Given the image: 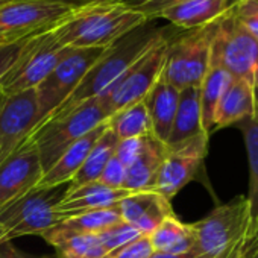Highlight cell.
<instances>
[{
    "instance_id": "obj_20",
    "label": "cell",
    "mask_w": 258,
    "mask_h": 258,
    "mask_svg": "<svg viewBox=\"0 0 258 258\" xmlns=\"http://www.w3.org/2000/svg\"><path fill=\"white\" fill-rule=\"evenodd\" d=\"M67 188L69 185H59L52 188H34L25 196L5 205L0 210V243L4 241L5 235L16 225H19L34 211L47 205H58L64 198Z\"/></svg>"
},
{
    "instance_id": "obj_34",
    "label": "cell",
    "mask_w": 258,
    "mask_h": 258,
    "mask_svg": "<svg viewBox=\"0 0 258 258\" xmlns=\"http://www.w3.org/2000/svg\"><path fill=\"white\" fill-rule=\"evenodd\" d=\"M43 32V31H41ZM38 34V32H37ZM35 35V34H34ZM32 35L26 37V38H22L19 41H14V43H8V44H0V84H2L4 78L7 76V73L11 70V67L16 64V61L19 59L25 44L28 43V40L31 38Z\"/></svg>"
},
{
    "instance_id": "obj_44",
    "label": "cell",
    "mask_w": 258,
    "mask_h": 258,
    "mask_svg": "<svg viewBox=\"0 0 258 258\" xmlns=\"http://www.w3.org/2000/svg\"><path fill=\"white\" fill-rule=\"evenodd\" d=\"M250 258H258V249H256V250H255V253H253V255H252V256H250Z\"/></svg>"
},
{
    "instance_id": "obj_41",
    "label": "cell",
    "mask_w": 258,
    "mask_h": 258,
    "mask_svg": "<svg viewBox=\"0 0 258 258\" xmlns=\"http://www.w3.org/2000/svg\"><path fill=\"white\" fill-rule=\"evenodd\" d=\"M50 2H72V4H76L78 0H50Z\"/></svg>"
},
{
    "instance_id": "obj_21",
    "label": "cell",
    "mask_w": 258,
    "mask_h": 258,
    "mask_svg": "<svg viewBox=\"0 0 258 258\" xmlns=\"http://www.w3.org/2000/svg\"><path fill=\"white\" fill-rule=\"evenodd\" d=\"M178 100L179 90L166 82L163 78L157 81V84L143 99L152 123V136L161 140L163 143H166L170 136L178 108Z\"/></svg>"
},
{
    "instance_id": "obj_27",
    "label": "cell",
    "mask_w": 258,
    "mask_h": 258,
    "mask_svg": "<svg viewBox=\"0 0 258 258\" xmlns=\"http://www.w3.org/2000/svg\"><path fill=\"white\" fill-rule=\"evenodd\" d=\"M117 145H118L117 136L111 131L109 126H106L105 133L100 136V139L91 149L90 155L87 157L85 163L82 164L79 172L75 175V178L70 181L69 187L73 188V187L85 185L90 182H96L100 173L103 172L105 166L108 164V161L114 157Z\"/></svg>"
},
{
    "instance_id": "obj_29",
    "label": "cell",
    "mask_w": 258,
    "mask_h": 258,
    "mask_svg": "<svg viewBox=\"0 0 258 258\" xmlns=\"http://www.w3.org/2000/svg\"><path fill=\"white\" fill-rule=\"evenodd\" d=\"M64 217L61 213L56 210V205H47L43 207L32 214H29L26 219H23L19 225H16L4 238V241H13L14 238L25 237V235H32L38 234L41 235L44 231L53 228L59 222H62Z\"/></svg>"
},
{
    "instance_id": "obj_9",
    "label": "cell",
    "mask_w": 258,
    "mask_h": 258,
    "mask_svg": "<svg viewBox=\"0 0 258 258\" xmlns=\"http://www.w3.org/2000/svg\"><path fill=\"white\" fill-rule=\"evenodd\" d=\"M234 10L219 20L210 62L226 70L232 79H243L252 85L258 73V40L237 20Z\"/></svg>"
},
{
    "instance_id": "obj_15",
    "label": "cell",
    "mask_w": 258,
    "mask_h": 258,
    "mask_svg": "<svg viewBox=\"0 0 258 258\" xmlns=\"http://www.w3.org/2000/svg\"><path fill=\"white\" fill-rule=\"evenodd\" d=\"M131 193L133 191L124 188H108L97 181L73 188L69 187L64 198L56 205V210L64 219H67L90 211L112 208Z\"/></svg>"
},
{
    "instance_id": "obj_2",
    "label": "cell",
    "mask_w": 258,
    "mask_h": 258,
    "mask_svg": "<svg viewBox=\"0 0 258 258\" xmlns=\"http://www.w3.org/2000/svg\"><path fill=\"white\" fill-rule=\"evenodd\" d=\"M193 228L198 258H250L258 249V223L244 196L219 205Z\"/></svg>"
},
{
    "instance_id": "obj_14",
    "label": "cell",
    "mask_w": 258,
    "mask_h": 258,
    "mask_svg": "<svg viewBox=\"0 0 258 258\" xmlns=\"http://www.w3.org/2000/svg\"><path fill=\"white\" fill-rule=\"evenodd\" d=\"M115 207L121 220L134 226L142 235H151L164 219L173 216L170 201L154 190L133 191Z\"/></svg>"
},
{
    "instance_id": "obj_11",
    "label": "cell",
    "mask_w": 258,
    "mask_h": 258,
    "mask_svg": "<svg viewBox=\"0 0 258 258\" xmlns=\"http://www.w3.org/2000/svg\"><path fill=\"white\" fill-rule=\"evenodd\" d=\"M37 93L26 90L0 99V164L26 143L38 126Z\"/></svg>"
},
{
    "instance_id": "obj_30",
    "label": "cell",
    "mask_w": 258,
    "mask_h": 258,
    "mask_svg": "<svg viewBox=\"0 0 258 258\" xmlns=\"http://www.w3.org/2000/svg\"><path fill=\"white\" fill-rule=\"evenodd\" d=\"M55 249L61 258H105L108 255L97 234L67 238Z\"/></svg>"
},
{
    "instance_id": "obj_35",
    "label": "cell",
    "mask_w": 258,
    "mask_h": 258,
    "mask_svg": "<svg viewBox=\"0 0 258 258\" xmlns=\"http://www.w3.org/2000/svg\"><path fill=\"white\" fill-rule=\"evenodd\" d=\"M124 179H126V167L114 155L105 166L97 182L108 188H123Z\"/></svg>"
},
{
    "instance_id": "obj_22",
    "label": "cell",
    "mask_w": 258,
    "mask_h": 258,
    "mask_svg": "<svg viewBox=\"0 0 258 258\" xmlns=\"http://www.w3.org/2000/svg\"><path fill=\"white\" fill-rule=\"evenodd\" d=\"M201 114V93L199 87H188L179 90L178 108L173 120L170 136L166 142L167 148L181 145L199 134H204ZM207 134V133H205Z\"/></svg>"
},
{
    "instance_id": "obj_4",
    "label": "cell",
    "mask_w": 258,
    "mask_h": 258,
    "mask_svg": "<svg viewBox=\"0 0 258 258\" xmlns=\"http://www.w3.org/2000/svg\"><path fill=\"white\" fill-rule=\"evenodd\" d=\"M108 118L99 99L94 97L76 106L64 117L40 124L28 140L35 146L44 173L56 163L66 149Z\"/></svg>"
},
{
    "instance_id": "obj_23",
    "label": "cell",
    "mask_w": 258,
    "mask_h": 258,
    "mask_svg": "<svg viewBox=\"0 0 258 258\" xmlns=\"http://www.w3.org/2000/svg\"><path fill=\"white\" fill-rule=\"evenodd\" d=\"M252 85L243 79H232L219 103L213 131L223 129L247 117H252Z\"/></svg>"
},
{
    "instance_id": "obj_46",
    "label": "cell",
    "mask_w": 258,
    "mask_h": 258,
    "mask_svg": "<svg viewBox=\"0 0 258 258\" xmlns=\"http://www.w3.org/2000/svg\"><path fill=\"white\" fill-rule=\"evenodd\" d=\"M238 2H240V0H238Z\"/></svg>"
},
{
    "instance_id": "obj_39",
    "label": "cell",
    "mask_w": 258,
    "mask_h": 258,
    "mask_svg": "<svg viewBox=\"0 0 258 258\" xmlns=\"http://www.w3.org/2000/svg\"><path fill=\"white\" fill-rule=\"evenodd\" d=\"M252 100H253V112L250 118L258 120V73L252 81Z\"/></svg>"
},
{
    "instance_id": "obj_42",
    "label": "cell",
    "mask_w": 258,
    "mask_h": 258,
    "mask_svg": "<svg viewBox=\"0 0 258 258\" xmlns=\"http://www.w3.org/2000/svg\"><path fill=\"white\" fill-rule=\"evenodd\" d=\"M88 2H96V0H78V5H81V4H88Z\"/></svg>"
},
{
    "instance_id": "obj_38",
    "label": "cell",
    "mask_w": 258,
    "mask_h": 258,
    "mask_svg": "<svg viewBox=\"0 0 258 258\" xmlns=\"http://www.w3.org/2000/svg\"><path fill=\"white\" fill-rule=\"evenodd\" d=\"M0 258H29L20 249H17L13 241L0 243Z\"/></svg>"
},
{
    "instance_id": "obj_31",
    "label": "cell",
    "mask_w": 258,
    "mask_h": 258,
    "mask_svg": "<svg viewBox=\"0 0 258 258\" xmlns=\"http://www.w3.org/2000/svg\"><path fill=\"white\" fill-rule=\"evenodd\" d=\"M97 235H99L105 250L108 253H111L112 250H115V249H118V247H121V246H124L127 243H131V241H134L142 234L134 226L129 225V223L118 222V223H115V225L100 231Z\"/></svg>"
},
{
    "instance_id": "obj_13",
    "label": "cell",
    "mask_w": 258,
    "mask_h": 258,
    "mask_svg": "<svg viewBox=\"0 0 258 258\" xmlns=\"http://www.w3.org/2000/svg\"><path fill=\"white\" fill-rule=\"evenodd\" d=\"M44 175L35 146L26 140L0 164V210L37 188Z\"/></svg>"
},
{
    "instance_id": "obj_7",
    "label": "cell",
    "mask_w": 258,
    "mask_h": 258,
    "mask_svg": "<svg viewBox=\"0 0 258 258\" xmlns=\"http://www.w3.org/2000/svg\"><path fill=\"white\" fill-rule=\"evenodd\" d=\"M50 28L28 40L19 59L0 84L2 96H13L37 88L64 58L69 47H62L56 43L50 34Z\"/></svg>"
},
{
    "instance_id": "obj_18",
    "label": "cell",
    "mask_w": 258,
    "mask_h": 258,
    "mask_svg": "<svg viewBox=\"0 0 258 258\" xmlns=\"http://www.w3.org/2000/svg\"><path fill=\"white\" fill-rule=\"evenodd\" d=\"M123 222L120 217V213L117 207L106 208V210H99V211H90L78 216H72L55 225L53 228L44 231L41 237L56 247L59 243H62L67 238L76 237V235H93L99 234L100 231Z\"/></svg>"
},
{
    "instance_id": "obj_1",
    "label": "cell",
    "mask_w": 258,
    "mask_h": 258,
    "mask_svg": "<svg viewBox=\"0 0 258 258\" xmlns=\"http://www.w3.org/2000/svg\"><path fill=\"white\" fill-rule=\"evenodd\" d=\"M148 23L127 0H96L81 4L56 22L50 34L62 47H109L133 29Z\"/></svg>"
},
{
    "instance_id": "obj_45",
    "label": "cell",
    "mask_w": 258,
    "mask_h": 258,
    "mask_svg": "<svg viewBox=\"0 0 258 258\" xmlns=\"http://www.w3.org/2000/svg\"><path fill=\"white\" fill-rule=\"evenodd\" d=\"M0 99H2V94H0Z\"/></svg>"
},
{
    "instance_id": "obj_10",
    "label": "cell",
    "mask_w": 258,
    "mask_h": 258,
    "mask_svg": "<svg viewBox=\"0 0 258 258\" xmlns=\"http://www.w3.org/2000/svg\"><path fill=\"white\" fill-rule=\"evenodd\" d=\"M79 5L50 0H11L0 7V44L46 31Z\"/></svg>"
},
{
    "instance_id": "obj_36",
    "label": "cell",
    "mask_w": 258,
    "mask_h": 258,
    "mask_svg": "<svg viewBox=\"0 0 258 258\" xmlns=\"http://www.w3.org/2000/svg\"><path fill=\"white\" fill-rule=\"evenodd\" d=\"M182 2H185V0H139L137 4L133 5V8H136L139 13H142L148 22H152V20H157V17L163 11H166L175 5H179Z\"/></svg>"
},
{
    "instance_id": "obj_19",
    "label": "cell",
    "mask_w": 258,
    "mask_h": 258,
    "mask_svg": "<svg viewBox=\"0 0 258 258\" xmlns=\"http://www.w3.org/2000/svg\"><path fill=\"white\" fill-rule=\"evenodd\" d=\"M167 146L154 136L143 139V148L136 161L126 169L124 190L129 191H148L154 190L158 172L166 158Z\"/></svg>"
},
{
    "instance_id": "obj_25",
    "label": "cell",
    "mask_w": 258,
    "mask_h": 258,
    "mask_svg": "<svg viewBox=\"0 0 258 258\" xmlns=\"http://www.w3.org/2000/svg\"><path fill=\"white\" fill-rule=\"evenodd\" d=\"M231 81H232V76L226 70L210 62V67L205 73V78L199 87L202 127L208 136L213 133V129H214L216 112H217L219 103H220L226 88L229 87Z\"/></svg>"
},
{
    "instance_id": "obj_16",
    "label": "cell",
    "mask_w": 258,
    "mask_h": 258,
    "mask_svg": "<svg viewBox=\"0 0 258 258\" xmlns=\"http://www.w3.org/2000/svg\"><path fill=\"white\" fill-rule=\"evenodd\" d=\"M238 4V0H185L163 11L157 19L170 22L172 25L191 31L219 22L229 14Z\"/></svg>"
},
{
    "instance_id": "obj_5",
    "label": "cell",
    "mask_w": 258,
    "mask_h": 258,
    "mask_svg": "<svg viewBox=\"0 0 258 258\" xmlns=\"http://www.w3.org/2000/svg\"><path fill=\"white\" fill-rule=\"evenodd\" d=\"M211 23L169 40L161 78L178 90L201 87L211 61V46L217 31Z\"/></svg>"
},
{
    "instance_id": "obj_12",
    "label": "cell",
    "mask_w": 258,
    "mask_h": 258,
    "mask_svg": "<svg viewBox=\"0 0 258 258\" xmlns=\"http://www.w3.org/2000/svg\"><path fill=\"white\" fill-rule=\"evenodd\" d=\"M208 139L210 136L204 133L181 145L167 148L154 191L170 201L184 188L195 178L208 152Z\"/></svg>"
},
{
    "instance_id": "obj_17",
    "label": "cell",
    "mask_w": 258,
    "mask_h": 258,
    "mask_svg": "<svg viewBox=\"0 0 258 258\" xmlns=\"http://www.w3.org/2000/svg\"><path fill=\"white\" fill-rule=\"evenodd\" d=\"M106 126H108V120L99 124L97 127H94L93 131H90L82 139H79L69 149H66L64 154L56 160V163L43 175L37 188H52V187H59V185H69L70 181L82 167V164L85 163L87 157L90 155L91 149L94 148L100 136L105 133Z\"/></svg>"
},
{
    "instance_id": "obj_37",
    "label": "cell",
    "mask_w": 258,
    "mask_h": 258,
    "mask_svg": "<svg viewBox=\"0 0 258 258\" xmlns=\"http://www.w3.org/2000/svg\"><path fill=\"white\" fill-rule=\"evenodd\" d=\"M143 139H126V140H118L117 149H115V158L127 169L131 166L136 158L139 157V154L142 152L143 148Z\"/></svg>"
},
{
    "instance_id": "obj_32",
    "label": "cell",
    "mask_w": 258,
    "mask_h": 258,
    "mask_svg": "<svg viewBox=\"0 0 258 258\" xmlns=\"http://www.w3.org/2000/svg\"><path fill=\"white\" fill-rule=\"evenodd\" d=\"M234 14L244 29L258 40V0H240Z\"/></svg>"
},
{
    "instance_id": "obj_43",
    "label": "cell",
    "mask_w": 258,
    "mask_h": 258,
    "mask_svg": "<svg viewBox=\"0 0 258 258\" xmlns=\"http://www.w3.org/2000/svg\"><path fill=\"white\" fill-rule=\"evenodd\" d=\"M8 2H11V0H0V7L5 5V4H8Z\"/></svg>"
},
{
    "instance_id": "obj_24",
    "label": "cell",
    "mask_w": 258,
    "mask_h": 258,
    "mask_svg": "<svg viewBox=\"0 0 258 258\" xmlns=\"http://www.w3.org/2000/svg\"><path fill=\"white\" fill-rule=\"evenodd\" d=\"M155 252H166L173 255L188 253L195 249L196 232L193 225L179 222L175 214L164 219L160 226L149 235Z\"/></svg>"
},
{
    "instance_id": "obj_28",
    "label": "cell",
    "mask_w": 258,
    "mask_h": 258,
    "mask_svg": "<svg viewBox=\"0 0 258 258\" xmlns=\"http://www.w3.org/2000/svg\"><path fill=\"white\" fill-rule=\"evenodd\" d=\"M235 124L243 133L249 161V193L246 201L252 220L258 223V120L247 117Z\"/></svg>"
},
{
    "instance_id": "obj_8",
    "label": "cell",
    "mask_w": 258,
    "mask_h": 258,
    "mask_svg": "<svg viewBox=\"0 0 258 258\" xmlns=\"http://www.w3.org/2000/svg\"><path fill=\"white\" fill-rule=\"evenodd\" d=\"M108 47L72 49L69 47L64 58L49 73V76L35 88L38 118L43 124L76 90L87 72L96 64ZM37 126V127H38ZM35 127V129H37Z\"/></svg>"
},
{
    "instance_id": "obj_40",
    "label": "cell",
    "mask_w": 258,
    "mask_h": 258,
    "mask_svg": "<svg viewBox=\"0 0 258 258\" xmlns=\"http://www.w3.org/2000/svg\"><path fill=\"white\" fill-rule=\"evenodd\" d=\"M148 258H198V255L195 253V250L188 252V253H182V255H173V253H166V252H152Z\"/></svg>"
},
{
    "instance_id": "obj_6",
    "label": "cell",
    "mask_w": 258,
    "mask_h": 258,
    "mask_svg": "<svg viewBox=\"0 0 258 258\" xmlns=\"http://www.w3.org/2000/svg\"><path fill=\"white\" fill-rule=\"evenodd\" d=\"M169 40L170 38L166 35L158 40L139 61H136L97 97L108 117L129 105L142 102L148 96V93L161 78Z\"/></svg>"
},
{
    "instance_id": "obj_26",
    "label": "cell",
    "mask_w": 258,
    "mask_h": 258,
    "mask_svg": "<svg viewBox=\"0 0 258 258\" xmlns=\"http://www.w3.org/2000/svg\"><path fill=\"white\" fill-rule=\"evenodd\" d=\"M108 126L118 140L152 136V123L145 102L129 105L108 118Z\"/></svg>"
},
{
    "instance_id": "obj_3",
    "label": "cell",
    "mask_w": 258,
    "mask_h": 258,
    "mask_svg": "<svg viewBox=\"0 0 258 258\" xmlns=\"http://www.w3.org/2000/svg\"><path fill=\"white\" fill-rule=\"evenodd\" d=\"M148 23L133 29L118 41L111 44L103 52V55L96 61V64L87 72L81 84L72 93V96L46 121L64 117L84 102L99 97L136 61H139L158 40H161L166 35L163 29L148 26Z\"/></svg>"
},
{
    "instance_id": "obj_33",
    "label": "cell",
    "mask_w": 258,
    "mask_h": 258,
    "mask_svg": "<svg viewBox=\"0 0 258 258\" xmlns=\"http://www.w3.org/2000/svg\"><path fill=\"white\" fill-rule=\"evenodd\" d=\"M152 252L154 247L151 244L149 235H140L134 241L112 250L105 258H148Z\"/></svg>"
}]
</instances>
